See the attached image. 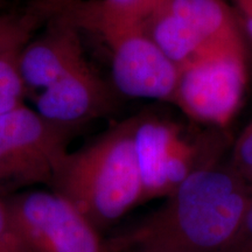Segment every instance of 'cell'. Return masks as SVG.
I'll return each instance as SVG.
<instances>
[{"instance_id": "cell-13", "label": "cell", "mask_w": 252, "mask_h": 252, "mask_svg": "<svg viewBox=\"0 0 252 252\" xmlns=\"http://www.w3.org/2000/svg\"><path fill=\"white\" fill-rule=\"evenodd\" d=\"M229 165L252 191V119L236 140Z\"/></svg>"}, {"instance_id": "cell-12", "label": "cell", "mask_w": 252, "mask_h": 252, "mask_svg": "<svg viewBox=\"0 0 252 252\" xmlns=\"http://www.w3.org/2000/svg\"><path fill=\"white\" fill-rule=\"evenodd\" d=\"M168 2L169 0H90L84 4L106 17L145 24Z\"/></svg>"}, {"instance_id": "cell-17", "label": "cell", "mask_w": 252, "mask_h": 252, "mask_svg": "<svg viewBox=\"0 0 252 252\" xmlns=\"http://www.w3.org/2000/svg\"><path fill=\"white\" fill-rule=\"evenodd\" d=\"M243 19L252 17V0H235Z\"/></svg>"}, {"instance_id": "cell-9", "label": "cell", "mask_w": 252, "mask_h": 252, "mask_svg": "<svg viewBox=\"0 0 252 252\" xmlns=\"http://www.w3.org/2000/svg\"><path fill=\"white\" fill-rule=\"evenodd\" d=\"M80 32L76 21L58 4L46 31L26 43L19 56L25 87L45 90L86 61Z\"/></svg>"}, {"instance_id": "cell-1", "label": "cell", "mask_w": 252, "mask_h": 252, "mask_svg": "<svg viewBox=\"0 0 252 252\" xmlns=\"http://www.w3.org/2000/svg\"><path fill=\"white\" fill-rule=\"evenodd\" d=\"M252 191L228 163L191 173L166 202L139 223L108 239L112 252H223Z\"/></svg>"}, {"instance_id": "cell-10", "label": "cell", "mask_w": 252, "mask_h": 252, "mask_svg": "<svg viewBox=\"0 0 252 252\" xmlns=\"http://www.w3.org/2000/svg\"><path fill=\"white\" fill-rule=\"evenodd\" d=\"M166 7L214 48L245 53L237 19L224 0H169Z\"/></svg>"}, {"instance_id": "cell-3", "label": "cell", "mask_w": 252, "mask_h": 252, "mask_svg": "<svg viewBox=\"0 0 252 252\" xmlns=\"http://www.w3.org/2000/svg\"><path fill=\"white\" fill-rule=\"evenodd\" d=\"M62 9L81 30L99 34L109 47L113 83L119 93L173 103L179 69L156 45L145 24L96 13L83 0H65Z\"/></svg>"}, {"instance_id": "cell-2", "label": "cell", "mask_w": 252, "mask_h": 252, "mask_svg": "<svg viewBox=\"0 0 252 252\" xmlns=\"http://www.w3.org/2000/svg\"><path fill=\"white\" fill-rule=\"evenodd\" d=\"M139 116L112 125L82 149L69 152L50 189L100 231L143 204V184L134 149Z\"/></svg>"}, {"instance_id": "cell-8", "label": "cell", "mask_w": 252, "mask_h": 252, "mask_svg": "<svg viewBox=\"0 0 252 252\" xmlns=\"http://www.w3.org/2000/svg\"><path fill=\"white\" fill-rule=\"evenodd\" d=\"M113 108L111 89L88 60L42 90L36 98V112L68 131L108 115Z\"/></svg>"}, {"instance_id": "cell-14", "label": "cell", "mask_w": 252, "mask_h": 252, "mask_svg": "<svg viewBox=\"0 0 252 252\" xmlns=\"http://www.w3.org/2000/svg\"><path fill=\"white\" fill-rule=\"evenodd\" d=\"M0 252H30L19 234L6 197L0 196Z\"/></svg>"}, {"instance_id": "cell-19", "label": "cell", "mask_w": 252, "mask_h": 252, "mask_svg": "<svg viewBox=\"0 0 252 252\" xmlns=\"http://www.w3.org/2000/svg\"><path fill=\"white\" fill-rule=\"evenodd\" d=\"M6 1H7V0H0V9H1L2 6L6 4Z\"/></svg>"}, {"instance_id": "cell-11", "label": "cell", "mask_w": 252, "mask_h": 252, "mask_svg": "<svg viewBox=\"0 0 252 252\" xmlns=\"http://www.w3.org/2000/svg\"><path fill=\"white\" fill-rule=\"evenodd\" d=\"M145 28L156 45L179 70L212 53L229 52L207 45L184 19L169 11L166 6L145 23Z\"/></svg>"}, {"instance_id": "cell-7", "label": "cell", "mask_w": 252, "mask_h": 252, "mask_svg": "<svg viewBox=\"0 0 252 252\" xmlns=\"http://www.w3.org/2000/svg\"><path fill=\"white\" fill-rule=\"evenodd\" d=\"M247 87L245 54L217 52L179 70L173 104L195 122L224 128Z\"/></svg>"}, {"instance_id": "cell-16", "label": "cell", "mask_w": 252, "mask_h": 252, "mask_svg": "<svg viewBox=\"0 0 252 252\" xmlns=\"http://www.w3.org/2000/svg\"><path fill=\"white\" fill-rule=\"evenodd\" d=\"M34 21V13L32 9L21 17L9 15L7 18H0V48L15 34L30 26Z\"/></svg>"}, {"instance_id": "cell-5", "label": "cell", "mask_w": 252, "mask_h": 252, "mask_svg": "<svg viewBox=\"0 0 252 252\" xmlns=\"http://www.w3.org/2000/svg\"><path fill=\"white\" fill-rule=\"evenodd\" d=\"M216 135L193 138L178 123L139 116L134 149L143 184V203L167 197L191 173L220 162Z\"/></svg>"}, {"instance_id": "cell-18", "label": "cell", "mask_w": 252, "mask_h": 252, "mask_svg": "<svg viewBox=\"0 0 252 252\" xmlns=\"http://www.w3.org/2000/svg\"><path fill=\"white\" fill-rule=\"evenodd\" d=\"M244 27L249 33V35H250L251 39H252V17H249V18L244 19Z\"/></svg>"}, {"instance_id": "cell-6", "label": "cell", "mask_w": 252, "mask_h": 252, "mask_svg": "<svg viewBox=\"0 0 252 252\" xmlns=\"http://www.w3.org/2000/svg\"><path fill=\"white\" fill-rule=\"evenodd\" d=\"M6 201L30 252H112L102 231L52 189L24 190Z\"/></svg>"}, {"instance_id": "cell-15", "label": "cell", "mask_w": 252, "mask_h": 252, "mask_svg": "<svg viewBox=\"0 0 252 252\" xmlns=\"http://www.w3.org/2000/svg\"><path fill=\"white\" fill-rule=\"evenodd\" d=\"M223 252H252V196L237 231Z\"/></svg>"}, {"instance_id": "cell-4", "label": "cell", "mask_w": 252, "mask_h": 252, "mask_svg": "<svg viewBox=\"0 0 252 252\" xmlns=\"http://www.w3.org/2000/svg\"><path fill=\"white\" fill-rule=\"evenodd\" d=\"M69 138L70 131L24 104L0 116V196L36 185L52 187L69 153Z\"/></svg>"}]
</instances>
